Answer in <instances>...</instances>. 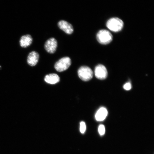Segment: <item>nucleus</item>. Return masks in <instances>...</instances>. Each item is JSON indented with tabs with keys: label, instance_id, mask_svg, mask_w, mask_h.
I'll return each mask as SVG.
<instances>
[{
	"label": "nucleus",
	"instance_id": "obj_14",
	"mask_svg": "<svg viewBox=\"0 0 154 154\" xmlns=\"http://www.w3.org/2000/svg\"><path fill=\"white\" fill-rule=\"evenodd\" d=\"M131 84L130 82H127L124 86V89L126 90H129L131 89Z\"/></svg>",
	"mask_w": 154,
	"mask_h": 154
},
{
	"label": "nucleus",
	"instance_id": "obj_6",
	"mask_svg": "<svg viewBox=\"0 0 154 154\" xmlns=\"http://www.w3.org/2000/svg\"><path fill=\"white\" fill-rule=\"evenodd\" d=\"M96 78L100 80H104L107 78V71L106 67L103 65H97L95 71Z\"/></svg>",
	"mask_w": 154,
	"mask_h": 154
},
{
	"label": "nucleus",
	"instance_id": "obj_10",
	"mask_svg": "<svg viewBox=\"0 0 154 154\" xmlns=\"http://www.w3.org/2000/svg\"><path fill=\"white\" fill-rule=\"evenodd\" d=\"M32 38L30 35L23 36L20 40V46L24 48L28 47L32 44Z\"/></svg>",
	"mask_w": 154,
	"mask_h": 154
},
{
	"label": "nucleus",
	"instance_id": "obj_5",
	"mask_svg": "<svg viewBox=\"0 0 154 154\" xmlns=\"http://www.w3.org/2000/svg\"><path fill=\"white\" fill-rule=\"evenodd\" d=\"M57 43L54 38H51L46 42L44 47L46 51L50 54L55 52L57 48Z\"/></svg>",
	"mask_w": 154,
	"mask_h": 154
},
{
	"label": "nucleus",
	"instance_id": "obj_11",
	"mask_svg": "<svg viewBox=\"0 0 154 154\" xmlns=\"http://www.w3.org/2000/svg\"><path fill=\"white\" fill-rule=\"evenodd\" d=\"M45 82L48 84H55L58 82L60 79L57 75L55 74H51L47 75L44 79Z\"/></svg>",
	"mask_w": 154,
	"mask_h": 154
},
{
	"label": "nucleus",
	"instance_id": "obj_7",
	"mask_svg": "<svg viewBox=\"0 0 154 154\" xmlns=\"http://www.w3.org/2000/svg\"><path fill=\"white\" fill-rule=\"evenodd\" d=\"M57 25L60 29L67 34H72L74 32V29L72 25L66 21L62 20L59 21Z\"/></svg>",
	"mask_w": 154,
	"mask_h": 154
},
{
	"label": "nucleus",
	"instance_id": "obj_8",
	"mask_svg": "<svg viewBox=\"0 0 154 154\" xmlns=\"http://www.w3.org/2000/svg\"><path fill=\"white\" fill-rule=\"evenodd\" d=\"M39 55L35 51H33L30 52L27 58V63L29 65L31 66H34L37 64Z\"/></svg>",
	"mask_w": 154,
	"mask_h": 154
},
{
	"label": "nucleus",
	"instance_id": "obj_4",
	"mask_svg": "<svg viewBox=\"0 0 154 154\" xmlns=\"http://www.w3.org/2000/svg\"><path fill=\"white\" fill-rule=\"evenodd\" d=\"M71 63L72 61L70 58L68 57H63L55 63V68L57 72H63L69 68Z\"/></svg>",
	"mask_w": 154,
	"mask_h": 154
},
{
	"label": "nucleus",
	"instance_id": "obj_13",
	"mask_svg": "<svg viewBox=\"0 0 154 154\" xmlns=\"http://www.w3.org/2000/svg\"><path fill=\"white\" fill-rule=\"evenodd\" d=\"M99 134L101 136H103L105 134V128L104 126L103 125H100L98 128Z\"/></svg>",
	"mask_w": 154,
	"mask_h": 154
},
{
	"label": "nucleus",
	"instance_id": "obj_9",
	"mask_svg": "<svg viewBox=\"0 0 154 154\" xmlns=\"http://www.w3.org/2000/svg\"><path fill=\"white\" fill-rule=\"evenodd\" d=\"M108 115L107 109L105 107H102L96 112L95 115L96 120L102 121L105 120Z\"/></svg>",
	"mask_w": 154,
	"mask_h": 154
},
{
	"label": "nucleus",
	"instance_id": "obj_12",
	"mask_svg": "<svg viewBox=\"0 0 154 154\" xmlns=\"http://www.w3.org/2000/svg\"><path fill=\"white\" fill-rule=\"evenodd\" d=\"M80 131L82 134L85 132L86 130V125L85 123L83 121H82L80 123Z\"/></svg>",
	"mask_w": 154,
	"mask_h": 154
},
{
	"label": "nucleus",
	"instance_id": "obj_2",
	"mask_svg": "<svg viewBox=\"0 0 154 154\" xmlns=\"http://www.w3.org/2000/svg\"><path fill=\"white\" fill-rule=\"evenodd\" d=\"M97 39L100 43L103 45H107L112 41L113 36L111 32L106 30H101L98 32Z\"/></svg>",
	"mask_w": 154,
	"mask_h": 154
},
{
	"label": "nucleus",
	"instance_id": "obj_1",
	"mask_svg": "<svg viewBox=\"0 0 154 154\" xmlns=\"http://www.w3.org/2000/svg\"><path fill=\"white\" fill-rule=\"evenodd\" d=\"M124 23L121 19L118 18H111L108 20L107 27L113 32H117L122 30Z\"/></svg>",
	"mask_w": 154,
	"mask_h": 154
},
{
	"label": "nucleus",
	"instance_id": "obj_3",
	"mask_svg": "<svg viewBox=\"0 0 154 154\" xmlns=\"http://www.w3.org/2000/svg\"><path fill=\"white\" fill-rule=\"evenodd\" d=\"M79 77L84 81H88L91 79L93 76V72L90 67L82 66L79 69L78 71Z\"/></svg>",
	"mask_w": 154,
	"mask_h": 154
}]
</instances>
